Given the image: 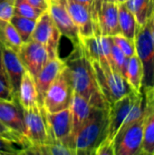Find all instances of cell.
I'll list each match as a JSON object with an SVG mask.
<instances>
[{
	"instance_id": "25",
	"label": "cell",
	"mask_w": 154,
	"mask_h": 155,
	"mask_svg": "<svg viewBox=\"0 0 154 155\" xmlns=\"http://www.w3.org/2000/svg\"><path fill=\"white\" fill-rule=\"evenodd\" d=\"M124 5L134 15L139 25H145L154 12V0H127Z\"/></svg>"
},
{
	"instance_id": "38",
	"label": "cell",
	"mask_w": 154,
	"mask_h": 155,
	"mask_svg": "<svg viewBox=\"0 0 154 155\" xmlns=\"http://www.w3.org/2000/svg\"><path fill=\"white\" fill-rule=\"evenodd\" d=\"M77 3H80L87 7L90 8L91 12H92V15H93V6H94V0H74Z\"/></svg>"
},
{
	"instance_id": "44",
	"label": "cell",
	"mask_w": 154,
	"mask_h": 155,
	"mask_svg": "<svg viewBox=\"0 0 154 155\" xmlns=\"http://www.w3.org/2000/svg\"><path fill=\"white\" fill-rule=\"evenodd\" d=\"M152 92H153V93H154V88H153V90H152Z\"/></svg>"
},
{
	"instance_id": "9",
	"label": "cell",
	"mask_w": 154,
	"mask_h": 155,
	"mask_svg": "<svg viewBox=\"0 0 154 155\" xmlns=\"http://www.w3.org/2000/svg\"><path fill=\"white\" fill-rule=\"evenodd\" d=\"M44 118L51 142H63L75 151L69 108L56 113H47L44 110Z\"/></svg>"
},
{
	"instance_id": "19",
	"label": "cell",
	"mask_w": 154,
	"mask_h": 155,
	"mask_svg": "<svg viewBox=\"0 0 154 155\" xmlns=\"http://www.w3.org/2000/svg\"><path fill=\"white\" fill-rule=\"evenodd\" d=\"M71 122H72V132L73 136L82 127V125L90 118L93 110L96 108L90 104V102L83 95L74 93L73 94L70 105H69Z\"/></svg>"
},
{
	"instance_id": "40",
	"label": "cell",
	"mask_w": 154,
	"mask_h": 155,
	"mask_svg": "<svg viewBox=\"0 0 154 155\" xmlns=\"http://www.w3.org/2000/svg\"><path fill=\"white\" fill-rule=\"evenodd\" d=\"M148 22H149V24H150V28H151L152 37V41H153V45H154V12L152 14V15L150 16V18L148 19Z\"/></svg>"
},
{
	"instance_id": "39",
	"label": "cell",
	"mask_w": 154,
	"mask_h": 155,
	"mask_svg": "<svg viewBox=\"0 0 154 155\" xmlns=\"http://www.w3.org/2000/svg\"><path fill=\"white\" fill-rule=\"evenodd\" d=\"M102 2H103V0H94V6H93V17L94 22L96 20V15H97V12H98V10H99L100 6L102 5Z\"/></svg>"
},
{
	"instance_id": "26",
	"label": "cell",
	"mask_w": 154,
	"mask_h": 155,
	"mask_svg": "<svg viewBox=\"0 0 154 155\" xmlns=\"http://www.w3.org/2000/svg\"><path fill=\"white\" fill-rule=\"evenodd\" d=\"M142 154L154 155V108L147 114L145 119Z\"/></svg>"
},
{
	"instance_id": "34",
	"label": "cell",
	"mask_w": 154,
	"mask_h": 155,
	"mask_svg": "<svg viewBox=\"0 0 154 155\" xmlns=\"http://www.w3.org/2000/svg\"><path fill=\"white\" fill-rule=\"evenodd\" d=\"M94 155H115L113 140H110L108 138L104 139L95 150Z\"/></svg>"
},
{
	"instance_id": "12",
	"label": "cell",
	"mask_w": 154,
	"mask_h": 155,
	"mask_svg": "<svg viewBox=\"0 0 154 155\" xmlns=\"http://www.w3.org/2000/svg\"><path fill=\"white\" fill-rule=\"evenodd\" d=\"M64 5L78 29L80 37H89L99 34L89 7L74 0H66Z\"/></svg>"
},
{
	"instance_id": "24",
	"label": "cell",
	"mask_w": 154,
	"mask_h": 155,
	"mask_svg": "<svg viewBox=\"0 0 154 155\" xmlns=\"http://www.w3.org/2000/svg\"><path fill=\"white\" fill-rule=\"evenodd\" d=\"M23 40L10 21L0 20V44L15 52H18L23 45Z\"/></svg>"
},
{
	"instance_id": "18",
	"label": "cell",
	"mask_w": 154,
	"mask_h": 155,
	"mask_svg": "<svg viewBox=\"0 0 154 155\" xmlns=\"http://www.w3.org/2000/svg\"><path fill=\"white\" fill-rule=\"evenodd\" d=\"M0 121L11 130L25 136L23 109L18 101L0 99Z\"/></svg>"
},
{
	"instance_id": "3",
	"label": "cell",
	"mask_w": 154,
	"mask_h": 155,
	"mask_svg": "<svg viewBox=\"0 0 154 155\" xmlns=\"http://www.w3.org/2000/svg\"><path fill=\"white\" fill-rule=\"evenodd\" d=\"M148 102V110L143 117L120 130L114 137L115 155H142L143 127L147 114L154 108L153 94L151 90H143Z\"/></svg>"
},
{
	"instance_id": "23",
	"label": "cell",
	"mask_w": 154,
	"mask_h": 155,
	"mask_svg": "<svg viewBox=\"0 0 154 155\" xmlns=\"http://www.w3.org/2000/svg\"><path fill=\"white\" fill-rule=\"evenodd\" d=\"M125 79L135 92H142L143 80V64L137 54L128 58Z\"/></svg>"
},
{
	"instance_id": "31",
	"label": "cell",
	"mask_w": 154,
	"mask_h": 155,
	"mask_svg": "<svg viewBox=\"0 0 154 155\" xmlns=\"http://www.w3.org/2000/svg\"><path fill=\"white\" fill-rule=\"evenodd\" d=\"M0 137L5 138L23 148V150L29 146V143L25 136L19 134L18 133L11 130L7 126H5L1 121H0Z\"/></svg>"
},
{
	"instance_id": "4",
	"label": "cell",
	"mask_w": 154,
	"mask_h": 155,
	"mask_svg": "<svg viewBox=\"0 0 154 155\" xmlns=\"http://www.w3.org/2000/svg\"><path fill=\"white\" fill-rule=\"evenodd\" d=\"M91 63L99 89L109 105L134 91L123 76L113 70L110 64L95 60H91Z\"/></svg>"
},
{
	"instance_id": "22",
	"label": "cell",
	"mask_w": 154,
	"mask_h": 155,
	"mask_svg": "<svg viewBox=\"0 0 154 155\" xmlns=\"http://www.w3.org/2000/svg\"><path fill=\"white\" fill-rule=\"evenodd\" d=\"M118 20L121 34L129 39L134 40L139 25L134 15L124 4H118Z\"/></svg>"
},
{
	"instance_id": "32",
	"label": "cell",
	"mask_w": 154,
	"mask_h": 155,
	"mask_svg": "<svg viewBox=\"0 0 154 155\" xmlns=\"http://www.w3.org/2000/svg\"><path fill=\"white\" fill-rule=\"evenodd\" d=\"M23 148L5 138L0 137V155L22 154Z\"/></svg>"
},
{
	"instance_id": "29",
	"label": "cell",
	"mask_w": 154,
	"mask_h": 155,
	"mask_svg": "<svg viewBox=\"0 0 154 155\" xmlns=\"http://www.w3.org/2000/svg\"><path fill=\"white\" fill-rule=\"evenodd\" d=\"M42 13V11L34 7L27 0H15L14 14H17L36 21Z\"/></svg>"
},
{
	"instance_id": "41",
	"label": "cell",
	"mask_w": 154,
	"mask_h": 155,
	"mask_svg": "<svg viewBox=\"0 0 154 155\" xmlns=\"http://www.w3.org/2000/svg\"><path fill=\"white\" fill-rule=\"evenodd\" d=\"M127 0H115V2L117 4H124Z\"/></svg>"
},
{
	"instance_id": "10",
	"label": "cell",
	"mask_w": 154,
	"mask_h": 155,
	"mask_svg": "<svg viewBox=\"0 0 154 155\" xmlns=\"http://www.w3.org/2000/svg\"><path fill=\"white\" fill-rule=\"evenodd\" d=\"M17 54L24 67L32 74L34 79L49 60L46 48L32 39L23 43Z\"/></svg>"
},
{
	"instance_id": "15",
	"label": "cell",
	"mask_w": 154,
	"mask_h": 155,
	"mask_svg": "<svg viewBox=\"0 0 154 155\" xmlns=\"http://www.w3.org/2000/svg\"><path fill=\"white\" fill-rule=\"evenodd\" d=\"M65 62L59 56L51 58L47 61L42 70L39 72L37 76L34 78L36 91L38 94V104L40 107L43 106L44 98L48 87L59 75V74L64 69Z\"/></svg>"
},
{
	"instance_id": "13",
	"label": "cell",
	"mask_w": 154,
	"mask_h": 155,
	"mask_svg": "<svg viewBox=\"0 0 154 155\" xmlns=\"http://www.w3.org/2000/svg\"><path fill=\"white\" fill-rule=\"evenodd\" d=\"M48 12L61 35L71 40L74 45L77 44L80 41L79 32L66 9L65 5L54 0H49Z\"/></svg>"
},
{
	"instance_id": "16",
	"label": "cell",
	"mask_w": 154,
	"mask_h": 155,
	"mask_svg": "<svg viewBox=\"0 0 154 155\" xmlns=\"http://www.w3.org/2000/svg\"><path fill=\"white\" fill-rule=\"evenodd\" d=\"M80 42L90 60L110 64L112 36L97 34L89 37H80Z\"/></svg>"
},
{
	"instance_id": "1",
	"label": "cell",
	"mask_w": 154,
	"mask_h": 155,
	"mask_svg": "<svg viewBox=\"0 0 154 155\" xmlns=\"http://www.w3.org/2000/svg\"><path fill=\"white\" fill-rule=\"evenodd\" d=\"M74 45L73 52L64 60L74 92L83 95L94 107H109L99 89L91 60L81 42Z\"/></svg>"
},
{
	"instance_id": "7",
	"label": "cell",
	"mask_w": 154,
	"mask_h": 155,
	"mask_svg": "<svg viewBox=\"0 0 154 155\" xmlns=\"http://www.w3.org/2000/svg\"><path fill=\"white\" fill-rule=\"evenodd\" d=\"M62 35L51 17L48 10L42 13L36 20L31 39L43 45L48 53L49 59L59 56L58 48Z\"/></svg>"
},
{
	"instance_id": "6",
	"label": "cell",
	"mask_w": 154,
	"mask_h": 155,
	"mask_svg": "<svg viewBox=\"0 0 154 155\" xmlns=\"http://www.w3.org/2000/svg\"><path fill=\"white\" fill-rule=\"evenodd\" d=\"M73 94L74 89L65 66L48 87L42 107L47 113H56L64 110L69 107Z\"/></svg>"
},
{
	"instance_id": "5",
	"label": "cell",
	"mask_w": 154,
	"mask_h": 155,
	"mask_svg": "<svg viewBox=\"0 0 154 155\" xmlns=\"http://www.w3.org/2000/svg\"><path fill=\"white\" fill-rule=\"evenodd\" d=\"M134 42L136 54L140 58L143 67V90H153L154 45L148 21L145 25H139Z\"/></svg>"
},
{
	"instance_id": "37",
	"label": "cell",
	"mask_w": 154,
	"mask_h": 155,
	"mask_svg": "<svg viewBox=\"0 0 154 155\" xmlns=\"http://www.w3.org/2000/svg\"><path fill=\"white\" fill-rule=\"evenodd\" d=\"M0 81L3 82L5 84H6L10 88L9 83H8V80H7V77H6L5 72L4 64H3V56H2V47H1V45H0Z\"/></svg>"
},
{
	"instance_id": "35",
	"label": "cell",
	"mask_w": 154,
	"mask_h": 155,
	"mask_svg": "<svg viewBox=\"0 0 154 155\" xmlns=\"http://www.w3.org/2000/svg\"><path fill=\"white\" fill-rule=\"evenodd\" d=\"M0 99L7 100V101H14L16 99L12 90L1 81H0Z\"/></svg>"
},
{
	"instance_id": "11",
	"label": "cell",
	"mask_w": 154,
	"mask_h": 155,
	"mask_svg": "<svg viewBox=\"0 0 154 155\" xmlns=\"http://www.w3.org/2000/svg\"><path fill=\"white\" fill-rule=\"evenodd\" d=\"M140 94L141 92L138 93L133 91L109 105V109H108L109 125H108V136H107L108 139L114 140V137L116 136L120 128L123 126V123L128 117Z\"/></svg>"
},
{
	"instance_id": "30",
	"label": "cell",
	"mask_w": 154,
	"mask_h": 155,
	"mask_svg": "<svg viewBox=\"0 0 154 155\" xmlns=\"http://www.w3.org/2000/svg\"><path fill=\"white\" fill-rule=\"evenodd\" d=\"M113 43L120 48V50L125 54L126 57H132L133 55L136 54V48H135V42L134 40L129 39L123 35L122 34L115 35L112 36Z\"/></svg>"
},
{
	"instance_id": "28",
	"label": "cell",
	"mask_w": 154,
	"mask_h": 155,
	"mask_svg": "<svg viewBox=\"0 0 154 155\" xmlns=\"http://www.w3.org/2000/svg\"><path fill=\"white\" fill-rule=\"evenodd\" d=\"M113 39V38H112ZM128 57L125 56V54L120 50V48L112 42L111 45V54H110V65L118 74H120L122 76L125 78V73H126V66H127Z\"/></svg>"
},
{
	"instance_id": "27",
	"label": "cell",
	"mask_w": 154,
	"mask_h": 155,
	"mask_svg": "<svg viewBox=\"0 0 154 155\" xmlns=\"http://www.w3.org/2000/svg\"><path fill=\"white\" fill-rule=\"evenodd\" d=\"M10 22L15 27L24 43L31 39V35L33 34L36 23L35 20L22 16L17 14H14L10 19Z\"/></svg>"
},
{
	"instance_id": "8",
	"label": "cell",
	"mask_w": 154,
	"mask_h": 155,
	"mask_svg": "<svg viewBox=\"0 0 154 155\" xmlns=\"http://www.w3.org/2000/svg\"><path fill=\"white\" fill-rule=\"evenodd\" d=\"M25 137L30 145H42L51 142L43 107L23 109Z\"/></svg>"
},
{
	"instance_id": "20",
	"label": "cell",
	"mask_w": 154,
	"mask_h": 155,
	"mask_svg": "<svg viewBox=\"0 0 154 155\" xmlns=\"http://www.w3.org/2000/svg\"><path fill=\"white\" fill-rule=\"evenodd\" d=\"M16 100L18 101L22 109L25 110L39 106L35 82L28 71H25L23 74L17 91Z\"/></svg>"
},
{
	"instance_id": "21",
	"label": "cell",
	"mask_w": 154,
	"mask_h": 155,
	"mask_svg": "<svg viewBox=\"0 0 154 155\" xmlns=\"http://www.w3.org/2000/svg\"><path fill=\"white\" fill-rule=\"evenodd\" d=\"M22 154L75 155V151L63 142L53 141L42 145H30L23 150Z\"/></svg>"
},
{
	"instance_id": "17",
	"label": "cell",
	"mask_w": 154,
	"mask_h": 155,
	"mask_svg": "<svg viewBox=\"0 0 154 155\" xmlns=\"http://www.w3.org/2000/svg\"><path fill=\"white\" fill-rule=\"evenodd\" d=\"M1 47L5 72L9 83V86L16 98L21 79L26 70L24 67L21 60L19 59V56L16 52L3 45H1Z\"/></svg>"
},
{
	"instance_id": "36",
	"label": "cell",
	"mask_w": 154,
	"mask_h": 155,
	"mask_svg": "<svg viewBox=\"0 0 154 155\" xmlns=\"http://www.w3.org/2000/svg\"><path fill=\"white\" fill-rule=\"evenodd\" d=\"M36 9L44 12L48 10L49 6V0H27Z\"/></svg>"
},
{
	"instance_id": "14",
	"label": "cell",
	"mask_w": 154,
	"mask_h": 155,
	"mask_svg": "<svg viewBox=\"0 0 154 155\" xmlns=\"http://www.w3.org/2000/svg\"><path fill=\"white\" fill-rule=\"evenodd\" d=\"M95 24L98 33L103 35L113 36L121 34L118 20V4L103 1L96 15Z\"/></svg>"
},
{
	"instance_id": "2",
	"label": "cell",
	"mask_w": 154,
	"mask_h": 155,
	"mask_svg": "<svg viewBox=\"0 0 154 155\" xmlns=\"http://www.w3.org/2000/svg\"><path fill=\"white\" fill-rule=\"evenodd\" d=\"M108 109L95 108L90 118L75 133L74 148L76 155H94L99 144L108 136Z\"/></svg>"
},
{
	"instance_id": "42",
	"label": "cell",
	"mask_w": 154,
	"mask_h": 155,
	"mask_svg": "<svg viewBox=\"0 0 154 155\" xmlns=\"http://www.w3.org/2000/svg\"><path fill=\"white\" fill-rule=\"evenodd\" d=\"M54 1H57V2H60V3L65 4V1H66V0H54Z\"/></svg>"
},
{
	"instance_id": "43",
	"label": "cell",
	"mask_w": 154,
	"mask_h": 155,
	"mask_svg": "<svg viewBox=\"0 0 154 155\" xmlns=\"http://www.w3.org/2000/svg\"><path fill=\"white\" fill-rule=\"evenodd\" d=\"M103 1H110V2H115V0H103Z\"/></svg>"
},
{
	"instance_id": "45",
	"label": "cell",
	"mask_w": 154,
	"mask_h": 155,
	"mask_svg": "<svg viewBox=\"0 0 154 155\" xmlns=\"http://www.w3.org/2000/svg\"><path fill=\"white\" fill-rule=\"evenodd\" d=\"M152 94H153V97H154V93H153V92H152Z\"/></svg>"
},
{
	"instance_id": "33",
	"label": "cell",
	"mask_w": 154,
	"mask_h": 155,
	"mask_svg": "<svg viewBox=\"0 0 154 155\" xmlns=\"http://www.w3.org/2000/svg\"><path fill=\"white\" fill-rule=\"evenodd\" d=\"M15 0H0V20L10 21L14 15Z\"/></svg>"
}]
</instances>
